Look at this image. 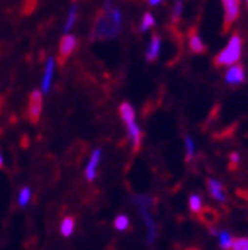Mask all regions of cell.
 <instances>
[{
	"mask_svg": "<svg viewBox=\"0 0 248 250\" xmlns=\"http://www.w3.org/2000/svg\"><path fill=\"white\" fill-rule=\"evenodd\" d=\"M188 46H190L191 52L197 53V55H201V53H204L206 50H207L204 41H202V38L199 36V32H197L195 29H191L190 34H188Z\"/></svg>",
	"mask_w": 248,
	"mask_h": 250,
	"instance_id": "11",
	"label": "cell"
},
{
	"mask_svg": "<svg viewBox=\"0 0 248 250\" xmlns=\"http://www.w3.org/2000/svg\"><path fill=\"white\" fill-rule=\"evenodd\" d=\"M230 250H248V238L241 236V238H234Z\"/></svg>",
	"mask_w": 248,
	"mask_h": 250,
	"instance_id": "22",
	"label": "cell"
},
{
	"mask_svg": "<svg viewBox=\"0 0 248 250\" xmlns=\"http://www.w3.org/2000/svg\"><path fill=\"white\" fill-rule=\"evenodd\" d=\"M77 11H78L77 4H73L71 9H69V16H67L66 23H64V32L66 34H69V30L75 27V21H77Z\"/></svg>",
	"mask_w": 248,
	"mask_h": 250,
	"instance_id": "17",
	"label": "cell"
},
{
	"mask_svg": "<svg viewBox=\"0 0 248 250\" xmlns=\"http://www.w3.org/2000/svg\"><path fill=\"white\" fill-rule=\"evenodd\" d=\"M216 238H218V245L222 250H230V247H232V234H230L229 231H225V229H218V234H216Z\"/></svg>",
	"mask_w": 248,
	"mask_h": 250,
	"instance_id": "14",
	"label": "cell"
},
{
	"mask_svg": "<svg viewBox=\"0 0 248 250\" xmlns=\"http://www.w3.org/2000/svg\"><path fill=\"white\" fill-rule=\"evenodd\" d=\"M77 38L71 36V34H66L64 38L61 39V44H59V55L61 59H67L75 50H77Z\"/></svg>",
	"mask_w": 248,
	"mask_h": 250,
	"instance_id": "8",
	"label": "cell"
},
{
	"mask_svg": "<svg viewBox=\"0 0 248 250\" xmlns=\"http://www.w3.org/2000/svg\"><path fill=\"white\" fill-rule=\"evenodd\" d=\"M147 2H149V5H160L163 0H147Z\"/></svg>",
	"mask_w": 248,
	"mask_h": 250,
	"instance_id": "26",
	"label": "cell"
},
{
	"mask_svg": "<svg viewBox=\"0 0 248 250\" xmlns=\"http://www.w3.org/2000/svg\"><path fill=\"white\" fill-rule=\"evenodd\" d=\"M243 55V41L239 34H232L229 39V43L218 55L215 57V66L218 67H230L234 64H239V59Z\"/></svg>",
	"mask_w": 248,
	"mask_h": 250,
	"instance_id": "2",
	"label": "cell"
},
{
	"mask_svg": "<svg viewBox=\"0 0 248 250\" xmlns=\"http://www.w3.org/2000/svg\"><path fill=\"white\" fill-rule=\"evenodd\" d=\"M245 78H247V75H245V67L241 64H234L225 73V82L229 85H239L245 82Z\"/></svg>",
	"mask_w": 248,
	"mask_h": 250,
	"instance_id": "7",
	"label": "cell"
},
{
	"mask_svg": "<svg viewBox=\"0 0 248 250\" xmlns=\"http://www.w3.org/2000/svg\"><path fill=\"white\" fill-rule=\"evenodd\" d=\"M188 206L193 213H201L202 211V199L199 193H191L190 201H188Z\"/></svg>",
	"mask_w": 248,
	"mask_h": 250,
	"instance_id": "18",
	"label": "cell"
},
{
	"mask_svg": "<svg viewBox=\"0 0 248 250\" xmlns=\"http://www.w3.org/2000/svg\"><path fill=\"white\" fill-rule=\"evenodd\" d=\"M151 27H154V16L151 15V13H145V15L142 16V23H140V30H142V32H145V30H149Z\"/></svg>",
	"mask_w": 248,
	"mask_h": 250,
	"instance_id": "23",
	"label": "cell"
},
{
	"mask_svg": "<svg viewBox=\"0 0 248 250\" xmlns=\"http://www.w3.org/2000/svg\"><path fill=\"white\" fill-rule=\"evenodd\" d=\"M160 52H162V38L160 36H153L147 50H145V59H147L149 62H154L158 55H160Z\"/></svg>",
	"mask_w": 248,
	"mask_h": 250,
	"instance_id": "13",
	"label": "cell"
},
{
	"mask_svg": "<svg viewBox=\"0 0 248 250\" xmlns=\"http://www.w3.org/2000/svg\"><path fill=\"white\" fill-rule=\"evenodd\" d=\"M153 202V197H149V195H135V197H131V204H135L139 209H151Z\"/></svg>",
	"mask_w": 248,
	"mask_h": 250,
	"instance_id": "15",
	"label": "cell"
},
{
	"mask_svg": "<svg viewBox=\"0 0 248 250\" xmlns=\"http://www.w3.org/2000/svg\"><path fill=\"white\" fill-rule=\"evenodd\" d=\"M185 147H186V162H190L195 156V142H193V139H191L190 135L185 137Z\"/></svg>",
	"mask_w": 248,
	"mask_h": 250,
	"instance_id": "19",
	"label": "cell"
},
{
	"mask_svg": "<svg viewBox=\"0 0 248 250\" xmlns=\"http://www.w3.org/2000/svg\"><path fill=\"white\" fill-rule=\"evenodd\" d=\"M119 114L121 119L124 121V125H126L128 137L131 140V144H133V151L139 153L140 144H142V131H140V126L137 125V119H135V108L129 103H121Z\"/></svg>",
	"mask_w": 248,
	"mask_h": 250,
	"instance_id": "3",
	"label": "cell"
},
{
	"mask_svg": "<svg viewBox=\"0 0 248 250\" xmlns=\"http://www.w3.org/2000/svg\"><path fill=\"white\" fill-rule=\"evenodd\" d=\"M183 9H185V2H183V0H176V4H174V9H172V16H174V20L181 18Z\"/></svg>",
	"mask_w": 248,
	"mask_h": 250,
	"instance_id": "24",
	"label": "cell"
},
{
	"mask_svg": "<svg viewBox=\"0 0 248 250\" xmlns=\"http://www.w3.org/2000/svg\"><path fill=\"white\" fill-rule=\"evenodd\" d=\"M140 215H142V220L145 224V229H147V245H153L156 241L158 236V226L154 222L153 215H151V209H139Z\"/></svg>",
	"mask_w": 248,
	"mask_h": 250,
	"instance_id": "6",
	"label": "cell"
},
{
	"mask_svg": "<svg viewBox=\"0 0 248 250\" xmlns=\"http://www.w3.org/2000/svg\"><path fill=\"white\" fill-rule=\"evenodd\" d=\"M114 226L117 231H126V229L129 227V218L126 217V215H119V217H115Z\"/></svg>",
	"mask_w": 248,
	"mask_h": 250,
	"instance_id": "21",
	"label": "cell"
},
{
	"mask_svg": "<svg viewBox=\"0 0 248 250\" xmlns=\"http://www.w3.org/2000/svg\"><path fill=\"white\" fill-rule=\"evenodd\" d=\"M53 73H55V59L48 57L46 67H44V75H43V82H41V89H43L44 94H48V92H50V89H52Z\"/></svg>",
	"mask_w": 248,
	"mask_h": 250,
	"instance_id": "10",
	"label": "cell"
},
{
	"mask_svg": "<svg viewBox=\"0 0 248 250\" xmlns=\"http://www.w3.org/2000/svg\"><path fill=\"white\" fill-rule=\"evenodd\" d=\"M207 190H209L211 197L215 199V201L225 202V199H227V195H225V190H224V185L220 183L218 179H213V178L207 179Z\"/></svg>",
	"mask_w": 248,
	"mask_h": 250,
	"instance_id": "12",
	"label": "cell"
},
{
	"mask_svg": "<svg viewBox=\"0 0 248 250\" xmlns=\"http://www.w3.org/2000/svg\"><path fill=\"white\" fill-rule=\"evenodd\" d=\"M101 149H94L91 154V160H89V164H87L85 168V178L89 181H94L96 179V174H98V167H100V162H101Z\"/></svg>",
	"mask_w": 248,
	"mask_h": 250,
	"instance_id": "9",
	"label": "cell"
},
{
	"mask_svg": "<svg viewBox=\"0 0 248 250\" xmlns=\"http://www.w3.org/2000/svg\"><path fill=\"white\" fill-rule=\"evenodd\" d=\"M123 30V13L112 0H105L103 13L98 16L92 30V39H114Z\"/></svg>",
	"mask_w": 248,
	"mask_h": 250,
	"instance_id": "1",
	"label": "cell"
},
{
	"mask_svg": "<svg viewBox=\"0 0 248 250\" xmlns=\"http://www.w3.org/2000/svg\"><path fill=\"white\" fill-rule=\"evenodd\" d=\"M30 195H32V190L29 187L21 188V192L18 195V206L20 208H27V204L30 202Z\"/></svg>",
	"mask_w": 248,
	"mask_h": 250,
	"instance_id": "20",
	"label": "cell"
},
{
	"mask_svg": "<svg viewBox=\"0 0 248 250\" xmlns=\"http://www.w3.org/2000/svg\"><path fill=\"white\" fill-rule=\"evenodd\" d=\"M239 164V154L230 153V168H236V165Z\"/></svg>",
	"mask_w": 248,
	"mask_h": 250,
	"instance_id": "25",
	"label": "cell"
},
{
	"mask_svg": "<svg viewBox=\"0 0 248 250\" xmlns=\"http://www.w3.org/2000/svg\"><path fill=\"white\" fill-rule=\"evenodd\" d=\"M73 232H75V218L66 217L61 224V234L64 236V238H69Z\"/></svg>",
	"mask_w": 248,
	"mask_h": 250,
	"instance_id": "16",
	"label": "cell"
},
{
	"mask_svg": "<svg viewBox=\"0 0 248 250\" xmlns=\"http://www.w3.org/2000/svg\"><path fill=\"white\" fill-rule=\"evenodd\" d=\"M4 167V156H2V153H0V168Z\"/></svg>",
	"mask_w": 248,
	"mask_h": 250,
	"instance_id": "27",
	"label": "cell"
},
{
	"mask_svg": "<svg viewBox=\"0 0 248 250\" xmlns=\"http://www.w3.org/2000/svg\"><path fill=\"white\" fill-rule=\"evenodd\" d=\"M41 110H43V96H41V91H32L29 98V119L32 125H36L41 117Z\"/></svg>",
	"mask_w": 248,
	"mask_h": 250,
	"instance_id": "5",
	"label": "cell"
},
{
	"mask_svg": "<svg viewBox=\"0 0 248 250\" xmlns=\"http://www.w3.org/2000/svg\"><path fill=\"white\" fill-rule=\"evenodd\" d=\"M247 7H248V0H247Z\"/></svg>",
	"mask_w": 248,
	"mask_h": 250,
	"instance_id": "28",
	"label": "cell"
},
{
	"mask_svg": "<svg viewBox=\"0 0 248 250\" xmlns=\"http://www.w3.org/2000/svg\"><path fill=\"white\" fill-rule=\"evenodd\" d=\"M222 5H224V30L227 32L241 15V0H222Z\"/></svg>",
	"mask_w": 248,
	"mask_h": 250,
	"instance_id": "4",
	"label": "cell"
}]
</instances>
